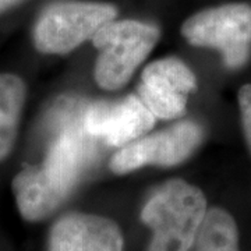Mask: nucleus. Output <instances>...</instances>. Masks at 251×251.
<instances>
[{
  "label": "nucleus",
  "instance_id": "1",
  "mask_svg": "<svg viewBox=\"0 0 251 251\" xmlns=\"http://www.w3.org/2000/svg\"><path fill=\"white\" fill-rule=\"evenodd\" d=\"M66 102L57 113L56 134L39 165L24 168L11 188L23 219L39 222L53 214L70 196L95 156V141L84 126L82 106Z\"/></svg>",
  "mask_w": 251,
  "mask_h": 251
},
{
  "label": "nucleus",
  "instance_id": "2",
  "mask_svg": "<svg viewBox=\"0 0 251 251\" xmlns=\"http://www.w3.org/2000/svg\"><path fill=\"white\" fill-rule=\"evenodd\" d=\"M206 211L198 187L180 179L163 183L141 209V221L152 232L147 251L191 250Z\"/></svg>",
  "mask_w": 251,
  "mask_h": 251
},
{
  "label": "nucleus",
  "instance_id": "3",
  "mask_svg": "<svg viewBox=\"0 0 251 251\" xmlns=\"http://www.w3.org/2000/svg\"><path fill=\"white\" fill-rule=\"evenodd\" d=\"M159 39V29L151 24L123 20L109 21L92 36L98 50L95 80L100 88H122Z\"/></svg>",
  "mask_w": 251,
  "mask_h": 251
},
{
  "label": "nucleus",
  "instance_id": "4",
  "mask_svg": "<svg viewBox=\"0 0 251 251\" xmlns=\"http://www.w3.org/2000/svg\"><path fill=\"white\" fill-rule=\"evenodd\" d=\"M116 14V9L110 4L84 1L53 3L41 13L36 21L34 44L42 53H69L92 38Z\"/></svg>",
  "mask_w": 251,
  "mask_h": 251
},
{
  "label": "nucleus",
  "instance_id": "5",
  "mask_svg": "<svg viewBox=\"0 0 251 251\" xmlns=\"http://www.w3.org/2000/svg\"><path fill=\"white\" fill-rule=\"evenodd\" d=\"M181 34L191 45L218 49L229 67H240L251 49V6L229 3L202 10L184 21Z\"/></svg>",
  "mask_w": 251,
  "mask_h": 251
},
{
  "label": "nucleus",
  "instance_id": "6",
  "mask_svg": "<svg viewBox=\"0 0 251 251\" xmlns=\"http://www.w3.org/2000/svg\"><path fill=\"white\" fill-rule=\"evenodd\" d=\"M201 138L200 126L183 122L125 145L113 155L110 169L116 175H126L147 165H177L196 151Z\"/></svg>",
  "mask_w": 251,
  "mask_h": 251
},
{
  "label": "nucleus",
  "instance_id": "7",
  "mask_svg": "<svg viewBox=\"0 0 251 251\" xmlns=\"http://www.w3.org/2000/svg\"><path fill=\"white\" fill-rule=\"evenodd\" d=\"M155 116L140 97L128 95L112 102L85 106L84 126L88 134L110 147H123L152 128Z\"/></svg>",
  "mask_w": 251,
  "mask_h": 251
},
{
  "label": "nucleus",
  "instance_id": "8",
  "mask_svg": "<svg viewBox=\"0 0 251 251\" xmlns=\"http://www.w3.org/2000/svg\"><path fill=\"white\" fill-rule=\"evenodd\" d=\"M140 98L155 117L175 119L186 110L187 97L197 88L193 72L179 59H161L143 72Z\"/></svg>",
  "mask_w": 251,
  "mask_h": 251
},
{
  "label": "nucleus",
  "instance_id": "9",
  "mask_svg": "<svg viewBox=\"0 0 251 251\" xmlns=\"http://www.w3.org/2000/svg\"><path fill=\"white\" fill-rule=\"evenodd\" d=\"M48 251H125V237L110 218L70 212L52 226Z\"/></svg>",
  "mask_w": 251,
  "mask_h": 251
},
{
  "label": "nucleus",
  "instance_id": "10",
  "mask_svg": "<svg viewBox=\"0 0 251 251\" xmlns=\"http://www.w3.org/2000/svg\"><path fill=\"white\" fill-rule=\"evenodd\" d=\"M25 84L14 74H0V162L11 152L25 102Z\"/></svg>",
  "mask_w": 251,
  "mask_h": 251
},
{
  "label": "nucleus",
  "instance_id": "11",
  "mask_svg": "<svg viewBox=\"0 0 251 251\" xmlns=\"http://www.w3.org/2000/svg\"><path fill=\"white\" fill-rule=\"evenodd\" d=\"M190 251H240L233 216L224 208H209Z\"/></svg>",
  "mask_w": 251,
  "mask_h": 251
},
{
  "label": "nucleus",
  "instance_id": "12",
  "mask_svg": "<svg viewBox=\"0 0 251 251\" xmlns=\"http://www.w3.org/2000/svg\"><path fill=\"white\" fill-rule=\"evenodd\" d=\"M239 106L242 113V123L246 141L251 152V84L243 85L239 91Z\"/></svg>",
  "mask_w": 251,
  "mask_h": 251
},
{
  "label": "nucleus",
  "instance_id": "13",
  "mask_svg": "<svg viewBox=\"0 0 251 251\" xmlns=\"http://www.w3.org/2000/svg\"><path fill=\"white\" fill-rule=\"evenodd\" d=\"M21 1L23 0H0V13L10 9V7H13V6H16V4L21 3Z\"/></svg>",
  "mask_w": 251,
  "mask_h": 251
}]
</instances>
